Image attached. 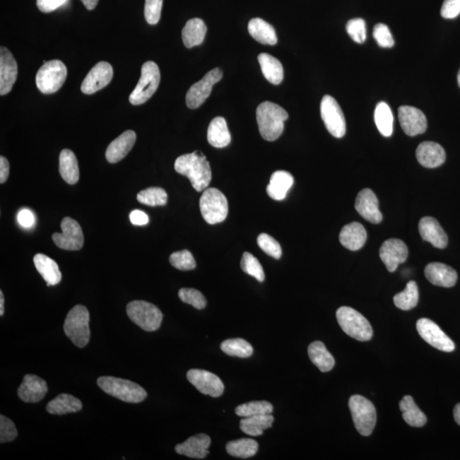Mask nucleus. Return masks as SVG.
Wrapping results in <instances>:
<instances>
[{"mask_svg": "<svg viewBox=\"0 0 460 460\" xmlns=\"http://www.w3.org/2000/svg\"><path fill=\"white\" fill-rule=\"evenodd\" d=\"M18 434L13 421L6 416H0V442L6 443L13 441L18 437Z\"/></svg>", "mask_w": 460, "mask_h": 460, "instance_id": "864d4df0", "label": "nucleus"}, {"mask_svg": "<svg viewBox=\"0 0 460 460\" xmlns=\"http://www.w3.org/2000/svg\"><path fill=\"white\" fill-rule=\"evenodd\" d=\"M61 229L63 233L52 235L57 247L68 251L81 250L84 244V235L78 223L71 218H65L61 223Z\"/></svg>", "mask_w": 460, "mask_h": 460, "instance_id": "ddd939ff", "label": "nucleus"}, {"mask_svg": "<svg viewBox=\"0 0 460 460\" xmlns=\"http://www.w3.org/2000/svg\"><path fill=\"white\" fill-rule=\"evenodd\" d=\"M187 379L199 391L204 395L219 397L225 391L223 381L213 372L191 370L188 372Z\"/></svg>", "mask_w": 460, "mask_h": 460, "instance_id": "2eb2a0df", "label": "nucleus"}, {"mask_svg": "<svg viewBox=\"0 0 460 460\" xmlns=\"http://www.w3.org/2000/svg\"><path fill=\"white\" fill-rule=\"evenodd\" d=\"M398 118L405 134L414 136L425 134L427 129L425 115L411 106H401L398 110Z\"/></svg>", "mask_w": 460, "mask_h": 460, "instance_id": "a211bd4d", "label": "nucleus"}, {"mask_svg": "<svg viewBox=\"0 0 460 460\" xmlns=\"http://www.w3.org/2000/svg\"><path fill=\"white\" fill-rule=\"evenodd\" d=\"M400 409L403 413V420L410 426L420 428L426 424L425 414L418 408L412 396L403 397V399L400 401Z\"/></svg>", "mask_w": 460, "mask_h": 460, "instance_id": "4c0bfd02", "label": "nucleus"}, {"mask_svg": "<svg viewBox=\"0 0 460 460\" xmlns=\"http://www.w3.org/2000/svg\"><path fill=\"white\" fill-rule=\"evenodd\" d=\"M201 213L209 225H216L225 220L229 213L227 198L220 190L206 189L200 200Z\"/></svg>", "mask_w": 460, "mask_h": 460, "instance_id": "0eeeda50", "label": "nucleus"}, {"mask_svg": "<svg viewBox=\"0 0 460 460\" xmlns=\"http://www.w3.org/2000/svg\"><path fill=\"white\" fill-rule=\"evenodd\" d=\"M259 443L250 438L239 439L227 443V453L233 457L251 458L258 453Z\"/></svg>", "mask_w": 460, "mask_h": 460, "instance_id": "58836bf2", "label": "nucleus"}, {"mask_svg": "<svg viewBox=\"0 0 460 460\" xmlns=\"http://www.w3.org/2000/svg\"><path fill=\"white\" fill-rule=\"evenodd\" d=\"M417 330L420 337L436 349L444 352H453L455 350L454 342L436 323L429 319H420L417 322Z\"/></svg>", "mask_w": 460, "mask_h": 460, "instance_id": "4468645a", "label": "nucleus"}, {"mask_svg": "<svg viewBox=\"0 0 460 460\" xmlns=\"http://www.w3.org/2000/svg\"><path fill=\"white\" fill-rule=\"evenodd\" d=\"M48 392L47 382L35 375L24 376L18 389V395L24 403H36L44 399Z\"/></svg>", "mask_w": 460, "mask_h": 460, "instance_id": "aec40b11", "label": "nucleus"}, {"mask_svg": "<svg viewBox=\"0 0 460 460\" xmlns=\"http://www.w3.org/2000/svg\"><path fill=\"white\" fill-rule=\"evenodd\" d=\"M427 280L430 283L442 288H452L457 283V272L453 268L441 263H432L425 269Z\"/></svg>", "mask_w": 460, "mask_h": 460, "instance_id": "5701e85b", "label": "nucleus"}, {"mask_svg": "<svg viewBox=\"0 0 460 460\" xmlns=\"http://www.w3.org/2000/svg\"><path fill=\"white\" fill-rule=\"evenodd\" d=\"M321 114L327 131L334 138H341L346 135V123L341 106L333 97L326 95L321 103Z\"/></svg>", "mask_w": 460, "mask_h": 460, "instance_id": "9b49d317", "label": "nucleus"}, {"mask_svg": "<svg viewBox=\"0 0 460 460\" xmlns=\"http://www.w3.org/2000/svg\"><path fill=\"white\" fill-rule=\"evenodd\" d=\"M256 116L260 135L269 142L280 138L284 131V122L288 119V112L271 102L261 103Z\"/></svg>", "mask_w": 460, "mask_h": 460, "instance_id": "f03ea898", "label": "nucleus"}, {"mask_svg": "<svg viewBox=\"0 0 460 460\" xmlns=\"http://www.w3.org/2000/svg\"><path fill=\"white\" fill-rule=\"evenodd\" d=\"M18 63L6 47L0 48V95L11 93L18 78Z\"/></svg>", "mask_w": 460, "mask_h": 460, "instance_id": "6ab92c4d", "label": "nucleus"}, {"mask_svg": "<svg viewBox=\"0 0 460 460\" xmlns=\"http://www.w3.org/2000/svg\"><path fill=\"white\" fill-rule=\"evenodd\" d=\"M223 76L220 69H214L190 87L186 95V105L189 109L196 110L201 107L209 98L213 85L222 80Z\"/></svg>", "mask_w": 460, "mask_h": 460, "instance_id": "f8f14e48", "label": "nucleus"}, {"mask_svg": "<svg viewBox=\"0 0 460 460\" xmlns=\"http://www.w3.org/2000/svg\"><path fill=\"white\" fill-rule=\"evenodd\" d=\"M367 238L365 228L358 222L350 223L343 228L339 234V242L350 251L360 249Z\"/></svg>", "mask_w": 460, "mask_h": 460, "instance_id": "bb28decb", "label": "nucleus"}, {"mask_svg": "<svg viewBox=\"0 0 460 460\" xmlns=\"http://www.w3.org/2000/svg\"><path fill=\"white\" fill-rule=\"evenodd\" d=\"M349 407L356 430L364 437L370 436L377 421L375 405L367 398L355 395L350 398Z\"/></svg>", "mask_w": 460, "mask_h": 460, "instance_id": "1a4fd4ad", "label": "nucleus"}, {"mask_svg": "<svg viewBox=\"0 0 460 460\" xmlns=\"http://www.w3.org/2000/svg\"><path fill=\"white\" fill-rule=\"evenodd\" d=\"M128 317L141 329L147 331H155L160 329L163 314L158 307L151 302L136 300L126 306Z\"/></svg>", "mask_w": 460, "mask_h": 460, "instance_id": "6e6552de", "label": "nucleus"}, {"mask_svg": "<svg viewBox=\"0 0 460 460\" xmlns=\"http://www.w3.org/2000/svg\"><path fill=\"white\" fill-rule=\"evenodd\" d=\"M460 14V0H444L441 9L443 18L454 19Z\"/></svg>", "mask_w": 460, "mask_h": 460, "instance_id": "5fc2aeb1", "label": "nucleus"}, {"mask_svg": "<svg viewBox=\"0 0 460 460\" xmlns=\"http://www.w3.org/2000/svg\"><path fill=\"white\" fill-rule=\"evenodd\" d=\"M248 32L252 38L263 45H275L278 41L275 28L261 18L250 20L248 23Z\"/></svg>", "mask_w": 460, "mask_h": 460, "instance_id": "2f4dec72", "label": "nucleus"}, {"mask_svg": "<svg viewBox=\"0 0 460 460\" xmlns=\"http://www.w3.org/2000/svg\"><path fill=\"white\" fill-rule=\"evenodd\" d=\"M18 220L20 225L24 228H30L35 225V218L34 213L28 209L20 211L18 215Z\"/></svg>", "mask_w": 460, "mask_h": 460, "instance_id": "4d7b16f0", "label": "nucleus"}, {"mask_svg": "<svg viewBox=\"0 0 460 460\" xmlns=\"http://www.w3.org/2000/svg\"><path fill=\"white\" fill-rule=\"evenodd\" d=\"M67 76L68 70L63 61H49L37 73L36 85L43 94H53L64 85Z\"/></svg>", "mask_w": 460, "mask_h": 460, "instance_id": "9d476101", "label": "nucleus"}, {"mask_svg": "<svg viewBox=\"0 0 460 460\" xmlns=\"http://www.w3.org/2000/svg\"><path fill=\"white\" fill-rule=\"evenodd\" d=\"M4 314H5V297L3 292L0 291V316L3 317Z\"/></svg>", "mask_w": 460, "mask_h": 460, "instance_id": "680f3d73", "label": "nucleus"}, {"mask_svg": "<svg viewBox=\"0 0 460 460\" xmlns=\"http://www.w3.org/2000/svg\"><path fill=\"white\" fill-rule=\"evenodd\" d=\"M308 354L310 360L320 371L326 372L333 370L335 360L322 342L316 341L309 345Z\"/></svg>", "mask_w": 460, "mask_h": 460, "instance_id": "c9c22d12", "label": "nucleus"}, {"mask_svg": "<svg viewBox=\"0 0 460 460\" xmlns=\"http://www.w3.org/2000/svg\"><path fill=\"white\" fill-rule=\"evenodd\" d=\"M258 58L265 78L273 85H280L284 78V70L281 61L267 53L260 54Z\"/></svg>", "mask_w": 460, "mask_h": 460, "instance_id": "f704fd0d", "label": "nucleus"}, {"mask_svg": "<svg viewBox=\"0 0 460 460\" xmlns=\"http://www.w3.org/2000/svg\"><path fill=\"white\" fill-rule=\"evenodd\" d=\"M207 28L200 18L188 20L182 31V38L187 48L197 47L203 43L206 35Z\"/></svg>", "mask_w": 460, "mask_h": 460, "instance_id": "7c9ffc66", "label": "nucleus"}, {"mask_svg": "<svg viewBox=\"0 0 460 460\" xmlns=\"http://www.w3.org/2000/svg\"><path fill=\"white\" fill-rule=\"evenodd\" d=\"M82 409V403L78 398L69 394H61L55 399L49 401L47 406L49 413L53 415H64L70 413H76Z\"/></svg>", "mask_w": 460, "mask_h": 460, "instance_id": "72a5a7b5", "label": "nucleus"}, {"mask_svg": "<svg viewBox=\"0 0 460 460\" xmlns=\"http://www.w3.org/2000/svg\"><path fill=\"white\" fill-rule=\"evenodd\" d=\"M258 244L259 247L265 254L276 259H281V254H283V250H281L279 242L273 239L272 236L264 233L259 235Z\"/></svg>", "mask_w": 460, "mask_h": 460, "instance_id": "09e8293b", "label": "nucleus"}, {"mask_svg": "<svg viewBox=\"0 0 460 460\" xmlns=\"http://www.w3.org/2000/svg\"><path fill=\"white\" fill-rule=\"evenodd\" d=\"M221 350L227 355L240 358H250L254 353V348L242 338L227 339L221 343Z\"/></svg>", "mask_w": 460, "mask_h": 460, "instance_id": "79ce46f5", "label": "nucleus"}, {"mask_svg": "<svg viewBox=\"0 0 460 460\" xmlns=\"http://www.w3.org/2000/svg\"><path fill=\"white\" fill-rule=\"evenodd\" d=\"M293 182L291 173L285 171L273 172L267 186L268 196L275 201L284 200Z\"/></svg>", "mask_w": 460, "mask_h": 460, "instance_id": "cd10ccee", "label": "nucleus"}, {"mask_svg": "<svg viewBox=\"0 0 460 460\" xmlns=\"http://www.w3.org/2000/svg\"><path fill=\"white\" fill-rule=\"evenodd\" d=\"M379 256L388 271L394 272L396 271L399 264L406 262L408 259V247L403 240L389 239L381 246Z\"/></svg>", "mask_w": 460, "mask_h": 460, "instance_id": "f3484780", "label": "nucleus"}, {"mask_svg": "<svg viewBox=\"0 0 460 460\" xmlns=\"http://www.w3.org/2000/svg\"><path fill=\"white\" fill-rule=\"evenodd\" d=\"M375 120L377 127L384 136H391L393 134L394 117L391 107L384 102L376 106Z\"/></svg>", "mask_w": 460, "mask_h": 460, "instance_id": "ea45409f", "label": "nucleus"}, {"mask_svg": "<svg viewBox=\"0 0 460 460\" xmlns=\"http://www.w3.org/2000/svg\"><path fill=\"white\" fill-rule=\"evenodd\" d=\"M114 76L113 67L106 61L94 66L87 74L81 85V91L86 95L98 93L110 84Z\"/></svg>", "mask_w": 460, "mask_h": 460, "instance_id": "dca6fc26", "label": "nucleus"}, {"mask_svg": "<svg viewBox=\"0 0 460 460\" xmlns=\"http://www.w3.org/2000/svg\"><path fill=\"white\" fill-rule=\"evenodd\" d=\"M273 422V417L271 414H264V415L243 418L240 421V427L244 434L249 435L251 437H259L263 435L264 430L271 428Z\"/></svg>", "mask_w": 460, "mask_h": 460, "instance_id": "e433bc0d", "label": "nucleus"}, {"mask_svg": "<svg viewBox=\"0 0 460 460\" xmlns=\"http://www.w3.org/2000/svg\"><path fill=\"white\" fill-rule=\"evenodd\" d=\"M273 410V406L269 401H256L238 406L235 409V413L240 417L247 418L271 414Z\"/></svg>", "mask_w": 460, "mask_h": 460, "instance_id": "37998d69", "label": "nucleus"}, {"mask_svg": "<svg viewBox=\"0 0 460 460\" xmlns=\"http://www.w3.org/2000/svg\"><path fill=\"white\" fill-rule=\"evenodd\" d=\"M207 140L211 146L225 148L231 142V135L225 118L217 117L211 120L207 130Z\"/></svg>", "mask_w": 460, "mask_h": 460, "instance_id": "c85d7f7f", "label": "nucleus"}, {"mask_svg": "<svg viewBox=\"0 0 460 460\" xmlns=\"http://www.w3.org/2000/svg\"><path fill=\"white\" fill-rule=\"evenodd\" d=\"M167 193L161 188H148L142 190L138 194V201L142 204L149 206L167 205Z\"/></svg>", "mask_w": 460, "mask_h": 460, "instance_id": "c03bdc74", "label": "nucleus"}, {"mask_svg": "<svg viewBox=\"0 0 460 460\" xmlns=\"http://www.w3.org/2000/svg\"><path fill=\"white\" fill-rule=\"evenodd\" d=\"M346 31L350 38L358 44H362L367 39L366 23L363 19H352L346 25Z\"/></svg>", "mask_w": 460, "mask_h": 460, "instance_id": "8fccbe9b", "label": "nucleus"}, {"mask_svg": "<svg viewBox=\"0 0 460 460\" xmlns=\"http://www.w3.org/2000/svg\"><path fill=\"white\" fill-rule=\"evenodd\" d=\"M59 172L69 184H76L80 179V169L76 156L69 149H64L60 153Z\"/></svg>", "mask_w": 460, "mask_h": 460, "instance_id": "473e14b6", "label": "nucleus"}, {"mask_svg": "<svg viewBox=\"0 0 460 460\" xmlns=\"http://www.w3.org/2000/svg\"><path fill=\"white\" fill-rule=\"evenodd\" d=\"M240 266H242V271L244 273L254 277L259 283L264 281L265 275L262 265H261L259 261L254 255L250 254V252H244L242 256Z\"/></svg>", "mask_w": 460, "mask_h": 460, "instance_id": "a18cd8bd", "label": "nucleus"}, {"mask_svg": "<svg viewBox=\"0 0 460 460\" xmlns=\"http://www.w3.org/2000/svg\"><path fill=\"white\" fill-rule=\"evenodd\" d=\"M418 230L422 239L432 244L433 247L443 249L447 246L449 239L437 219L432 217L423 218L418 225Z\"/></svg>", "mask_w": 460, "mask_h": 460, "instance_id": "4be33fe9", "label": "nucleus"}, {"mask_svg": "<svg viewBox=\"0 0 460 460\" xmlns=\"http://www.w3.org/2000/svg\"><path fill=\"white\" fill-rule=\"evenodd\" d=\"M458 84H459V86L460 87V69H459V73H458Z\"/></svg>", "mask_w": 460, "mask_h": 460, "instance_id": "0e129e2a", "label": "nucleus"}, {"mask_svg": "<svg viewBox=\"0 0 460 460\" xmlns=\"http://www.w3.org/2000/svg\"><path fill=\"white\" fill-rule=\"evenodd\" d=\"M10 164L6 157H0V184H5L9 177Z\"/></svg>", "mask_w": 460, "mask_h": 460, "instance_id": "bf43d9fd", "label": "nucleus"}, {"mask_svg": "<svg viewBox=\"0 0 460 460\" xmlns=\"http://www.w3.org/2000/svg\"><path fill=\"white\" fill-rule=\"evenodd\" d=\"M181 301L194 307L197 309L206 308V300L204 295L196 289L182 288L178 293Z\"/></svg>", "mask_w": 460, "mask_h": 460, "instance_id": "de8ad7c7", "label": "nucleus"}, {"mask_svg": "<svg viewBox=\"0 0 460 460\" xmlns=\"http://www.w3.org/2000/svg\"><path fill=\"white\" fill-rule=\"evenodd\" d=\"M163 0H145L144 16L148 24L159 23L163 10Z\"/></svg>", "mask_w": 460, "mask_h": 460, "instance_id": "3c124183", "label": "nucleus"}, {"mask_svg": "<svg viewBox=\"0 0 460 460\" xmlns=\"http://www.w3.org/2000/svg\"><path fill=\"white\" fill-rule=\"evenodd\" d=\"M174 167L177 173L189 178L196 191H204L208 187L211 181V170L209 161L201 151L178 157Z\"/></svg>", "mask_w": 460, "mask_h": 460, "instance_id": "f257e3e1", "label": "nucleus"}, {"mask_svg": "<svg viewBox=\"0 0 460 460\" xmlns=\"http://www.w3.org/2000/svg\"><path fill=\"white\" fill-rule=\"evenodd\" d=\"M98 387L110 396L128 403H139L146 399L147 391L130 380L102 376L98 379Z\"/></svg>", "mask_w": 460, "mask_h": 460, "instance_id": "7ed1b4c3", "label": "nucleus"}, {"mask_svg": "<svg viewBox=\"0 0 460 460\" xmlns=\"http://www.w3.org/2000/svg\"><path fill=\"white\" fill-rule=\"evenodd\" d=\"M355 207L358 213L367 221L379 223L382 221V213L379 208V201L370 189H364L356 197Z\"/></svg>", "mask_w": 460, "mask_h": 460, "instance_id": "412c9836", "label": "nucleus"}, {"mask_svg": "<svg viewBox=\"0 0 460 460\" xmlns=\"http://www.w3.org/2000/svg\"><path fill=\"white\" fill-rule=\"evenodd\" d=\"M418 163L427 168L440 167L446 160V153L440 144L424 142L418 145L416 151Z\"/></svg>", "mask_w": 460, "mask_h": 460, "instance_id": "393cba45", "label": "nucleus"}, {"mask_svg": "<svg viewBox=\"0 0 460 460\" xmlns=\"http://www.w3.org/2000/svg\"><path fill=\"white\" fill-rule=\"evenodd\" d=\"M90 313L84 305H76L65 319L64 330L74 346L84 348L90 341Z\"/></svg>", "mask_w": 460, "mask_h": 460, "instance_id": "20e7f679", "label": "nucleus"}, {"mask_svg": "<svg viewBox=\"0 0 460 460\" xmlns=\"http://www.w3.org/2000/svg\"><path fill=\"white\" fill-rule=\"evenodd\" d=\"M339 326L347 335L358 341H368L372 338L370 322L350 307H341L336 313Z\"/></svg>", "mask_w": 460, "mask_h": 460, "instance_id": "39448f33", "label": "nucleus"}, {"mask_svg": "<svg viewBox=\"0 0 460 460\" xmlns=\"http://www.w3.org/2000/svg\"><path fill=\"white\" fill-rule=\"evenodd\" d=\"M454 415L456 423L460 425V403L455 406Z\"/></svg>", "mask_w": 460, "mask_h": 460, "instance_id": "e2e57ef3", "label": "nucleus"}, {"mask_svg": "<svg viewBox=\"0 0 460 460\" xmlns=\"http://www.w3.org/2000/svg\"><path fill=\"white\" fill-rule=\"evenodd\" d=\"M160 83V72L158 65L149 61L143 65L141 77L136 88L129 97L132 105H141L146 102L156 93Z\"/></svg>", "mask_w": 460, "mask_h": 460, "instance_id": "423d86ee", "label": "nucleus"}, {"mask_svg": "<svg viewBox=\"0 0 460 460\" xmlns=\"http://www.w3.org/2000/svg\"><path fill=\"white\" fill-rule=\"evenodd\" d=\"M34 263L37 271L47 281L48 287L60 283L61 273L55 261L47 255L39 254L35 256Z\"/></svg>", "mask_w": 460, "mask_h": 460, "instance_id": "c756f323", "label": "nucleus"}, {"mask_svg": "<svg viewBox=\"0 0 460 460\" xmlns=\"http://www.w3.org/2000/svg\"><path fill=\"white\" fill-rule=\"evenodd\" d=\"M418 288L415 281H411L407 284V287L403 292L397 293L394 297V304L398 309L410 310L418 305Z\"/></svg>", "mask_w": 460, "mask_h": 460, "instance_id": "a19ab883", "label": "nucleus"}, {"mask_svg": "<svg viewBox=\"0 0 460 460\" xmlns=\"http://www.w3.org/2000/svg\"><path fill=\"white\" fill-rule=\"evenodd\" d=\"M169 260L172 266L179 269V271H192L196 267V260H194L191 252L188 250L174 252L170 256Z\"/></svg>", "mask_w": 460, "mask_h": 460, "instance_id": "49530a36", "label": "nucleus"}, {"mask_svg": "<svg viewBox=\"0 0 460 460\" xmlns=\"http://www.w3.org/2000/svg\"><path fill=\"white\" fill-rule=\"evenodd\" d=\"M68 0H37V7L44 13L55 11L67 3Z\"/></svg>", "mask_w": 460, "mask_h": 460, "instance_id": "6e6d98bb", "label": "nucleus"}, {"mask_svg": "<svg viewBox=\"0 0 460 460\" xmlns=\"http://www.w3.org/2000/svg\"><path fill=\"white\" fill-rule=\"evenodd\" d=\"M130 220L134 225H145L148 223V217L143 211L135 210L130 215Z\"/></svg>", "mask_w": 460, "mask_h": 460, "instance_id": "13d9d810", "label": "nucleus"}, {"mask_svg": "<svg viewBox=\"0 0 460 460\" xmlns=\"http://www.w3.org/2000/svg\"><path fill=\"white\" fill-rule=\"evenodd\" d=\"M374 37L380 47L391 48L395 44L389 28L384 23H378L374 28Z\"/></svg>", "mask_w": 460, "mask_h": 460, "instance_id": "603ef678", "label": "nucleus"}, {"mask_svg": "<svg viewBox=\"0 0 460 460\" xmlns=\"http://www.w3.org/2000/svg\"><path fill=\"white\" fill-rule=\"evenodd\" d=\"M211 438L206 434H199L180 443L175 447L176 453L189 458L203 459L209 454Z\"/></svg>", "mask_w": 460, "mask_h": 460, "instance_id": "a878e982", "label": "nucleus"}, {"mask_svg": "<svg viewBox=\"0 0 460 460\" xmlns=\"http://www.w3.org/2000/svg\"><path fill=\"white\" fill-rule=\"evenodd\" d=\"M99 0H81L87 10L93 11L97 7Z\"/></svg>", "mask_w": 460, "mask_h": 460, "instance_id": "052dcab7", "label": "nucleus"}, {"mask_svg": "<svg viewBox=\"0 0 460 460\" xmlns=\"http://www.w3.org/2000/svg\"><path fill=\"white\" fill-rule=\"evenodd\" d=\"M136 135L134 131H126L118 136L107 147L105 156L111 164L119 163L134 148Z\"/></svg>", "mask_w": 460, "mask_h": 460, "instance_id": "b1692460", "label": "nucleus"}]
</instances>
